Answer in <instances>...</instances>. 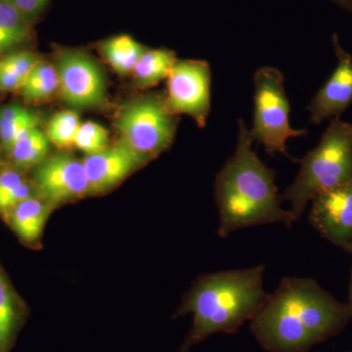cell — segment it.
<instances>
[{
  "label": "cell",
  "mask_w": 352,
  "mask_h": 352,
  "mask_svg": "<svg viewBox=\"0 0 352 352\" xmlns=\"http://www.w3.org/2000/svg\"><path fill=\"white\" fill-rule=\"evenodd\" d=\"M340 302L309 278L287 277L266 296L251 320V331L268 352H307L351 320Z\"/></svg>",
  "instance_id": "6da1fadb"
},
{
  "label": "cell",
  "mask_w": 352,
  "mask_h": 352,
  "mask_svg": "<svg viewBox=\"0 0 352 352\" xmlns=\"http://www.w3.org/2000/svg\"><path fill=\"white\" fill-rule=\"evenodd\" d=\"M252 143L251 131L240 120L235 152L215 178L219 237L248 227L271 223L291 227L295 222L291 212L282 208L275 171L261 162Z\"/></svg>",
  "instance_id": "7a4b0ae2"
},
{
  "label": "cell",
  "mask_w": 352,
  "mask_h": 352,
  "mask_svg": "<svg viewBox=\"0 0 352 352\" xmlns=\"http://www.w3.org/2000/svg\"><path fill=\"white\" fill-rule=\"evenodd\" d=\"M264 266L201 275L183 296L173 318L193 314L182 352H190L217 333H233L251 321L263 305Z\"/></svg>",
  "instance_id": "3957f363"
},
{
  "label": "cell",
  "mask_w": 352,
  "mask_h": 352,
  "mask_svg": "<svg viewBox=\"0 0 352 352\" xmlns=\"http://www.w3.org/2000/svg\"><path fill=\"white\" fill-rule=\"evenodd\" d=\"M352 179V124L331 120L319 144L300 161L298 176L285 191L295 221L315 195Z\"/></svg>",
  "instance_id": "277c9868"
},
{
  "label": "cell",
  "mask_w": 352,
  "mask_h": 352,
  "mask_svg": "<svg viewBox=\"0 0 352 352\" xmlns=\"http://www.w3.org/2000/svg\"><path fill=\"white\" fill-rule=\"evenodd\" d=\"M175 116L168 109L166 96L150 94L120 109L115 126L120 141L147 164L173 144L178 122Z\"/></svg>",
  "instance_id": "5b68a950"
},
{
  "label": "cell",
  "mask_w": 352,
  "mask_h": 352,
  "mask_svg": "<svg viewBox=\"0 0 352 352\" xmlns=\"http://www.w3.org/2000/svg\"><path fill=\"white\" fill-rule=\"evenodd\" d=\"M254 108L252 138L268 154H287L289 138L305 135V129H295L289 124L291 106L281 71L261 67L254 76Z\"/></svg>",
  "instance_id": "8992f818"
},
{
  "label": "cell",
  "mask_w": 352,
  "mask_h": 352,
  "mask_svg": "<svg viewBox=\"0 0 352 352\" xmlns=\"http://www.w3.org/2000/svg\"><path fill=\"white\" fill-rule=\"evenodd\" d=\"M166 100L175 115L186 113L204 127L210 112L212 72L208 62L177 60L168 76Z\"/></svg>",
  "instance_id": "52a82bcc"
},
{
  "label": "cell",
  "mask_w": 352,
  "mask_h": 352,
  "mask_svg": "<svg viewBox=\"0 0 352 352\" xmlns=\"http://www.w3.org/2000/svg\"><path fill=\"white\" fill-rule=\"evenodd\" d=\"M31 180L36 194L55 208L89 195L82 161L69 153L48 155L32 168Z\"/></svg>",
  "instance_id": "ba28073f"
},
{
  "label": "cell",
  "mask_w": 352,
  "mask_h": 352,
  "mask_svg": "<svg viewBox=\"0 0 352 352\" xmlns=\"http://www.w3.org/2000/svg\"><path fill=\"white\" fill-rule=\"evenodd\" d=\"M60 91L74 108L99 107L105 102L106 83L98 65L85 53L66 51L57 59Z\"/></svg>",
  "instance_id": "9c48e42d"
},
{
  "label": "cell",
  "mask_w": 352,
  "mask_h": 352,
  "mask_svg": "<svg viewBox=\"0 0 352 352\" xmlns=\"http://www.w3.org/2000/svg\"><path fill=\"white\" fill-rule=\"evenodd\" d=\"M310 203L311 226L324 238L346 251L352 243V179L320 192Z\"/></svg>",
  "instance_id": "30bf717a"
},
{
  "label": "cell",
  "mask_w": 352,
  "mask_h": 352,
  "mask_svg": "<svg viewBox=\"0 0 352 352\" xmlns=\"http://www.w3.org/2000/svg\"><path fill=\"white\" fill-rule=\"evenodd\" d=\"M332 41L337 67L307 106L314 124L340 118L352 103V56L342 47L337 34H333Z\"/></svg>",
  "instance_id": "8fae6325"
},
{
  "label": "cell",
  "mask_w": 352,
  "mask_h": 352,
  "mask_svg": "<svg viewBox=\"0 0 352 352\" xmlns=\"http://www.w3.org/2000/svg\"><path fill=\"white\" fill-rule=\"evenodd\" d=\"M89 183V195H101L115 188L127 176L146 164L122 141L82 160Z\"/></svg>",
  "instance_id": "7c38bea8"
},
{
  "label": "cell",
  "mask_w": 352,
  "mask_h": 352,
  "mask_svg": "<svg viewBox=\"0 0 352 352\" xmlns=\"http://www.w3.org/2000/svg\"><path fill=\"white\" fill-rule=\"evenodd\" d=\"M55 208L34 195L11 208L1 219L17 236L21 244L32 250L41 248V240L50 214Z\"/></svg>",
  "instance_id": "4fadbf2b"
},
{
  "label": "cell",
  "mask_w": 352,
  "mask_h": 352,
  "mask_svg": "<svg viewBox=\"0 0 352 352\" xmlns=\"http://www.w3.org/2000/svg\"><path fill=\"white\" fill-rule=\"evenodd\" d=\"M30 316V308L0 261V352H11Z\"/></svg>",
  "instance_id": "5bb4252c"
},
{
  "label": "cell",
  "mask_w": 352,
  "mask_h": 352,
  "mask_svg": "<svg viewBox=\"0 0 352 352\" xmlns=\"http://www.w3.org/2000/svg\"><path fill=\"white\" fill-rule=\"evenodd\" d=\"M50 142L38 126L23 133L6 153L8 164L22 170H32L50 153Z\"/></svg>",
  "instance_id": "9a60e30c"
},
{
  "label": "cell",
  "mask_w": 352,
  "mask_h": 352,
  "mask_svg": "<svg viewBox=\"0 0 352 352\" xmlns=\"http://www.w3.org/2000/svg\"><path fill=\"white\" fill-rule=\"evenodd\" d=\"M176 61L175 52L166 48L146 50L132 72L136 85L154 87L168 78Z\"/></svg>",
  "instance_id": "2e32d148"
},
{
  "label": "cell",
  "mask_w": 352,
  "mask_h": 352,
  "mask_svg": "<svg viewBox=\"0 0 352 352\" xmlns=\"http://www.w3.org/2000/svg\"><path fill=\"white\" fill-rule=\"evenodd\" d=\"M38 113L19 104L0 107V147L4 153L25 131L38 126Z\"/></svg>",
  "instance_id": "e0dca14e"
},
{
  "label": "cell",
  "mask_w": 352,
  "mask_h": 352,
  "mask_svg": "<svg viewBox=\"0 0 352 352\" xmlns=\"http://www.w3.org/2000/svg\"><path fill=\"white\" fill-rule=\"evenodd\" d=\"M146 48L126 34L109 38L102 45V52L112 68L120 75L133 72Z\"/></svg>",
  "instance_id": "ac0fdd59"
},
{
  "label": "cell",
  "mask_w": 352,
  "mask_h": 352,
  "mask_svg": "<svg viewBox=\"0 0 352 352\" xmlns=\"http://www.w3.org/2000/svg\"><path fill=\"white\" fill-rule=\"evenodd\" d=\"M20 90L25 100H48L60 90L59 76L56 67L47 62H39L25 78L24 85Z\"/></svg>",
  "instance_id": "d6986e66"
},
{
  "label": "cell",
  "mask_w": 352,
  "mask_h": 352,
  "mask_svg": "<svg viewBox=\"0 0 352 352\" xmlns=\"http://www.w3.org/2000/svg\"><path fill=\"white\" fill-rule=\"evenodd\" d=\"M41 61L38 55L27 51L13 53L0 59V89H21L32 69Z\"/></svg>",
  "instance_id": "ffe728a7"
},
{
  "label": "cell",
  "mask_w": 352,
  "mask_h": 352,
  "mask_svg": "<svg viewBox=\"0 0 352 352\" xmlns=\"http://www.w3.org/2000/svg\"><path fill=\"white\" fill-rule=\"evenodd\" d=\"M27 18L9 0H0V36L7 50H12L29 36Z\"/></svg>",
  "instance_id": "44dd1931"
},
{
  "label": "cell",
  "mask_w": 352,
  "mask_h": 352,
  "mask_svg": "<svg viewBox=\"0 0 352 352\" xmlns=\"http://www.w3.org/2000/svg\"><path fill=\"white\" fill-rule=\"evenodd\" d=\"M80 124L78 113L74 111H63L51 118L45 134L50 142L59 149H69L75 145Z\"/></svg>",
  "instance_id": "7402d4cb"
},
{
  "label": "cell",
  "mask_w": 352,
  "mask_h": 352,
  "mask_svg": "<svg viewBox=\"0 0 352 352\" xmlns=\"http://www.w3.org/2000/svg\"><path fill=\"white\" fill-rule=\"evenodd\" d=\"M74 146L87 155L100 152L109 146V132L96 122H82Z\"/></svg>",
  "instance_id": "603a6c76"
},
{
  "label": "cell",
  "mask_w": 352,
  "mask_h": 352,
  "mask_svg": "<svg viewBox=\"0 0 352 352\" xmlns=\"http://www.w3.org/2000/svg\"><path fill=\"white\" fill-rule=\"evenodd\" d=\"M25 170L10 164H3L0 168V217L8 210L11 196L21 182L27 179Z\"/></svg>",
  "instance_id": "cb8c5ba5"
},
{
  "label": "cell",
  "mask_w": 352,
  "mask_h": 352,
  "mask_svg": "<svg viewBox=\"0 0 352 352\" xmlns=\"http://www.w3.org/2000/svg\"><path fill=\"white\" fill-rule=\"evenodd\" d=\"M27 20L31 19L43 11L48 0H9Z\"/></svg>",
  "instance_id": "d4e9b609"
},
{
  "label": "cell",
  "mask_w": 352,
  "mask_h": 352,
  "mask_svg": "<svg viewBox=\"0 0 352 352\" xmlns=\"http://www.w3.org/2000/svg\"><path fill=\"white\" fill-rule=\"evenodd\" d=\"M331 1L342 7L344 10L352 11V0H331Z\"/></svg>",
  "instance_id": "484cf974"
},
{
  "label": "cell",
  "mask_w": 352,
  "mask_h": 352,
  "mask_svg": "<svg viewBox=\"0 0 352 352\" xmlns=\"http://www.w3.org/2000/svg\"><path fill=\"white\" fill-rule=\"evenodd\" d=\"M349 303L352 310V267L351 273V283H349Z\"/></svg>",
  "instance_id": "4316f807"
},
{
  "label": "cell",
  "mask_w": 352,
  "mask_h": 352,
  "mask_svg": "<svg viewBox=\"0 0 352 352\" xmlns=\"http://www.w3.org/2000/svg\"><path fill=\"white\" fill-rule=\"evenodd\" d=\"M6 43H4L3 39L0 36V52H3V51H7Z\"/></svg>",
  "instance_id": "83f0119b"
},
{
  "label": "cell",
  "mask_w": 352,
  "mask_h": 352,
  "mask_svg": "<svg viewBox=\"0 0 352 352\" xmlns=\"http://www.w3.org/2000/svg\"><path fill=\"white\" fill-rule=\"evenodd\" d=\"M346 252H349V254H352V243L351 245H349V248H347Z\"/></svg>",
  "instance_id": "f1b7e54d"
},
{
  "label": "cell",
  "mask_w": 352,
  "mask_h": 352,
  "mask_svg": "<svg viewBox=\"0 0 352 352\" xmlns=\"http://www.w3.org/2000/svg\"><path fill=\"white\" fill-rule=\"evenodd\" d=\"M2 164H2L1 160H0V168H1Z\"/></svg>",
  "instance_id": "f546056e"
},
{
  "label": "cell",
  "mask_w": 352,
  "mask_h": 352,
  "mask_svg": "<svg viewBox=\"0 0 352 352\" xmlns=\"http://www.w3.org/2000/svg\"><path fill=\"white\" fill-rule=\"evenodd\" d=\"M347 352H352V351H347Z\"/></svg>",
  "instance_id": "4dcf8cb0"
}]
</instances>
